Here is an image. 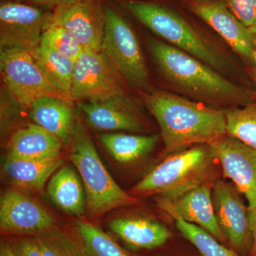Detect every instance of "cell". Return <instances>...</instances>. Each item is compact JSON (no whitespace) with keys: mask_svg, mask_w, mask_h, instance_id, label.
<instances>
[{"mask_svg":"<svg viewBox=\"0 0 256 256\" xmlns=\"http://www.w3.org/2000/svg\"><path fill=\"white\" fill-rule=\"evenodd\" d=\"M158 124L166 154L194 144H210L226 134L225 112L180 96L158 92L146 98Z\"/></svg>","mask_w":256,"mask_h":256,"instance_id":"6da1fadb","label":"cell"},{"mask_svg":"<svg viewBox=\"0 0 256 256\" xmlns=\"http://www.w3.org/2000/svg\"><path fill=\"white\" fill-rule=\"evenodd\" d=\"M148 47L160 73L180 92L196 100L214 104L244 106L252 96L196 57L156 38Z\"/></svg>","mask_w":256,"mask_h":256,"instance_id":"7a4b0ae2","label":"cell"},{"mask_svg":"<svg viewBox=\"0 0 256 256\" xmlns=\"http://www.w3.org/2000/svg\"><path fill=\"white\" fill-rule=\"evenodd\" d=\"M122 4L138 21L171 46L196 57L218 72L225 73L230 68V62L222 50L172 10L136 0H124Z\"/></svg>","mask_w":256,"mask_h":256,"instance_id":"3957f363","label":"cell"},{"mask_svg":"<svg viewBox=\"0 0 256 256\" xmlns=\"http://www.w3.org/2000/svg\"><path fill=\"white\" fill-rule=\"evenodd\" d=\"M215 160L207 144H197L170 154L134 185L132 192L139 195L176 198L210 182Z\"/></svg>","mask_w":256,"mask_h":256,"instance_id":"277c9868","label":"cell"},{"mask_svg":"<svg viewBox=\"0 0 256 256\" xmlns=\"http://www.w3.org/2000/svg\"><path fill=\"white\" fill-rule=\"evenodd\" d=\"M69 156L82 178L90 216L100 217L114 208L137 203V200L124 191L109 174L92 138L80 124L74 127Z\"/></svg>","mask_w":256,"mask_h":256,"instance_id":"5b68a950","label":"cell"},{"mask_svg":"<svg viewBox=\"0 0 256 256\" xmlns=\"http://www.w3.org/2000/svg\"><path fill=\"white\" fill-rule=\"evenodd\" d=\"M0 67L6 90L25 108H31L35 102L44 97L70 100L47 76L30 50H1Z\"/></svg>","mask_w":256,"mask_h":256,"instance_id":"8992f818","label":"cell"},{"mask_svg":"<svg viewBox=\"0 0 256 256\" xmlns=\"http://www.w3.org/2000/svg\"><path fill=\"white\" fill-rule=\"evenodd\" d=\"M104 12L101 50L126 82L138 88L149 89V73L137 35L112 8L104 6Z\"/></svg>","mask_w":256,"mask_h":256,"instance_id":"52a82bcc","label":"cell"},{"mask_svg":"<svg viewBox=\"0 0 256 256\" xmlns=\"http://www.w3.org/2000/svg\"><path fill=\"white\" fill-rule=\"evenodd\" d=\"M122 79L102 50L84 48L76 62L70 98L82 102L126 94Z\"/></svg>","mask_w":256,"mask_h":256,"instance_id":"ba28073f","label":"cell"},{"mask_svg":"<svg viewBox=\"0 0 256 256\" xmlns=\"http://www.w3.org/2000/svg\"><path fill=\"white\" fill-rule=\"evenodd\" d=\"M50 12L15 2L0 4L1 50L22 48L32 52L40 46Z\"/></svg>","mask_w":256,"mask_h":256,"instance_id":"9c48e42d","label":"cell"},{"mask_svg":"<svg viewBox=\"0 0 256 256\" xmlns=\"http://www.w3.org/2000/svg\"><path fill=\"white\" fill-rule=\"evenodd\" d=\"M242 195L234 184L224 180H217L212 188L214 210L220 230L236 252L245 254L250 250L252 234L249 208Z\"/></svg>","mask_w":256,"mask_h":256,"instance_id":"30bf717a","label":"cell"},{"mask_svg":"<svg viewBox=\"0 0 256 256\" xmlns=\"http://www.w3.org/2000/svg\"><path fill=\"white\" fill-rule=\"evenodd\" d=\"M214 158L222 165L224 178L233 182L245 196L249 210L256 208V150L228 134L210 144Z\"/></svg>","mask_w":256,"mask_h":256,"instance_id":"8fae6325","label":"cell"},{"mask_svg":"<svg viewBox=\"0 0 256 256\" xmlns=\"http://www.w3.org/2000/svg\"><path fill=\"white\" fill-rule=\"evenodd\" d=\"M50 26H60L67 30L84 48L101 50L104 8L98 0H70L55 6L46 28Z\"/></svg>","mask_w":256,"mask_h":256,"instance_id":"7c38bea8","label":"cell"},{"mask_svg":"<svg viewBox=\"0 0 256 256\" xmlns=\"http://www.w3.org/2000/svg\"><path fill=\"white\" fill-rule=\"evenodd\" d=\"M80 108L88 124L97 130L142 132L148 126L139 106L126 94L82 101Z\"/></svg>","mask_w":256,"mask_h":256,"instance_id":"4fadbf2b","label":"cell"},{"mask_svg":"<svg viewBox=\"0 0 256 256\" xmlns=\"http://www.w3.org/2000/svg\"><path fill=\"white\" fill-rule=\"evenodd\" d=\"M54 220L40 204L16 190L4 192L0 200V228L13 234H37L54 228Z\"/></svg>","mask_w":256,"mask_h":256,"instance_id":"5bb4252c","label":"cell"},{"mask_svg":"<svg viewBox=\"0 0 256 256\" xmlns=\"http://www.w3.org/2000/svg\"><path fill=\"white\" fill-rule=\"evenodd\" d=\"M212 186L204 184L174 198L156 196V206L173 220L196 224L220 242L226 238L214 210Z\"/></svg>","mask_w":256,"mask_h":256,"instance_id":"9a60e30c","label":"cell"},{"mask_svg":"<svg viewBox=\"0 0 256 256\" xmlns=\"http://www.w3.org/2000/svg\"><path fill=\"white\" fill-rule=\"evenodd\" d=\"M203 21L212 26L239 55L252 60L256 50V42L250 28L246 26L220 2L204 1L196 3L192 8Z\"/></svg>","mask_w":256,"mask_h":256,"instance_id":"2e32d148","label":"cell"},{"mask_svg":"<svg viewBox=\"0 0 256 256\" xmlns=\"http://www.w3.org/2000/svg\"><path fill=\"white\" fill-rule=\"evenodd\" d=\"M116 235L133 249H153L164 245L171 237L168 227L146 217L116 218L108 223Z\"/></svg>","mask_w":256,"mask_h":256,"instance_id":"e0dca14e","label":"cell"},{"mask_svg":"<svg viewBox=\"0 0 256 256\" xmlns=\"http://www.w3.org/2000/svg\"><path fill=\"white\" fill-rule=\"evenodd\" d=\"M62 141L38 124H30L13 134L8 156L26 160H48L60 158Z\"/></svg>","mask_w":256,"mask_h":256,"instance_id":"ac0fdd59","label":"cell"},{"mask_svg":"<svg viewBox=\"0 0 256 256\" xmlns=\"http://www.w3.org/2000/svg\"><path fill=\"white\" fill-rule=\"evenodd\" d=\"M30 109L35 124L62 142H67L72 138L75 127L72 100L58 97L42 98Z\"/></svg>","mask_w":256,"mask_h":256,"instance_id":"d6986e66","label":"cell"},{"mask_svg":"<svg viewBox=\"0 0 256 256\" xmlns=\"http://www.w3.org/2000/svg\"><path fill=\"white\" fill-rule=\"evenodd\" d=\"M63 162L60 156L48 160H26L6 156L3 168L13 186L28 191H40Z\"/></svg>","mask_w":256,"mask_h":256,"instance_id":"ffe728a7","label":"cell"},{"mask_svg":"<svg viewBox=\"0 0 256 256\" xmlns=\"http://www.w3.org/2000/svg\"><path fill=\"white\" fill-rule=\"evenodd\" d=\"M85 188L70 166H63L52 175L47 192L56 206L68 214L84 218L86 210Z\"/></svg>","mask_w":256,"mask_h":256,"instance_id":"44dd1931","label":"cell"},{"mask_svg":"<svg viewBox=\"0 0 256 256\" xmlns=\"http://www.w3.org/2000/svg\"><path fill=\"white\" fill-rule=\"evenodd\" d=\"M158 134L138 136L124 133H104L100 136L104 148L116 161L130 163L150 152L159 141Z\"/></svg>","mask_w":256,"mask_h":256,"instance_id":"7402d4cb","label":"cell"},{"mask_svg":"<svg viewBox=\"0 0 256 256\" xmlns=\"http://www.w3.org/2000/svg\"><path fill=\"white\" fill-rule=\"evenodd\" d=\"M31 53L52 82L70 98L76 62L42 44Z\"/></svg>","mask_w":256,"mask_h":256,"instance_id":"603a6c76","label":"cell"},{"mask_svg":"<svg viewBox=\"0 0 256 256\" xmlns=\"http://www.w3.org/2000/svg\"><path fill=\"white\" fill-rule=\"evenodd\" d=\"M226 134L256 150V102L226 111Z\"/></svg>","mask_w":256,"mask_h":256,"instance_id":"cb8c5ba5","label":"cell"},{"mask_svg":"<svg viewBox=\"0 0 256 256\" xmlns=\"http://www.w3.org/2000/svg\"><path fill=\"white\" fill-rule=\"evenodd\" d=\"M77 227L82 240L84 256H131L96 226L78 220Z\"/></svg>","mask_w":256,"mask_h":256,"instance_id":"d4e9b609","label":"cell"},{"mask_svg":"<svg viewBox=\"0 0 256 256\" xmlns=\"http://www.w3.org/2000/svg\"><path fill=\"white\" fill-rule=\"evenodd\" d=\"M175 222L182 236L196 248L202 256H240L235 250L220 244L218 239L196 224L183 220Z\"/></svg>","mask_w":256,"mask_h":256,"instance_id":"484cf974","label":"cell"},{"mask_svg":"<svg viewBox=\"0 0 256 256\" xmlns=\"http://www.w3.org/2000/svg\"><path fill=\"white\" fill-rule=\"evenodd\" d=\"M42 256H84L82 249L66 234L52 228L34 238Z\"/></svg>","mask_w":256,"mask_h":256,"instance_id":"4316f807","label":"cell"},{"mask_svg":"<svg viewBox=\"0 0 256 256\" xmlns=\"http://www.w3.org/2000/svg\"><path fill=\"white\" fill-rule=\"evenodd\" d=\"M40 44L50 47L74 62H76L84 50L82 45L70 32L58 26H50L45 28Z\"/></svg>","mask_w":256,"mask_h":256,"instance_id":"83f0119b","label":"cell"},{"mask_svg":"<svg viewBox=\"0 0 256 256\" xmlns=\"http://www.w3.org/2000/svg\"><path fill=\"white\" fill-rule=\"evenodd\" d=\"M230 10L248 28L256 18V0H227Z\"/></svg>","mask_w":256,"mask_h":256,"instance_id":"f1b7e54d","label":"cell"},{"mask_svg":"<svg viewBox=\"0 0 256 256\" xmlns=\"http://www.w3.org/2000/svg\"><path fill=\"white\" fill-rule=\"evenodd\" d=\"M18 256H42L40 247L34 238L21 239L12 244Z\"/></svg>","mask_w":256,"mask_h":256,"instance_id":"f546056e","label":"cell"},{"mask_svg":"<svg viewBox=\"0 0 256 256\" xmlns=\"http://www.w3.org/2000/svg\"><path fill=\"white\" fill-rule=\"evenodd\" d=\"M249 226L252 234V246L249 250V256H256V208L249 210Z\"/></svg>","mask_w":256,"mask_h":256,"instance_id":"4dcf8cb0","label":"cell"},{"mask_svg":"<svg viewBox=\"0 0 256 256\" xmlns=\"http://www.w3.org/2000/svg\"><path fill=\"white\" fill-rule=\"evenodd\" d=\"M0 256H18L10 242H2L0 246Z\"/></svg>","mask_w":256,"mask_h":256,"instance_id":"1f68e13d","label":"cell"},{"mask_svg":"<svg viewBox=\"0 0 256 256\" xmlns=\"http://www.w3.org/2000/svg\"><path fill=\"white\" fill-rule=\"evenodd\" d=\"M26 1L36 3L44 5H48V6H56L58 5L68 2L70 0H26Z\"/></svg>","mask_w":256,"mask_h":256,"instance_id":"d6a6232c","label":"cell"},{"mask_svg":"<svg viewBox=\"0 0 256 256\" xmlns=\"http://www.w3.org/2000/svg\"><path fill=\"white\" fill-rule=\"evenodd\" d=\"M252 76L256 88V50L254 52L252 56Z\"/></svg>","mask_w":256,"mask_h":256,"instance_id":"836d02e7","label":"cell"},{"mask_svg":"<svg viewBox=\"0 0 256 256\" xmlns=\"http://www.w3.org/2000/svg\"><path fill=\"white\" fill-rule=\"evenodd\" d=\"M250 28V31L252 32V35L254 36V38H255L256 42V18L252 28Z\"/></svg>","mask_w":256,"mask_h":256,"instance_id":"e575fe53","label":"cell"},{"mask_svg":"<svg viewBox=\"0 0 256 256\" xmlns=\"http://www.w3.org/2000/svg\"><path fill=\"white\" fill-rule=\"evenodd\" d=\"M204 1H210V0H204Z\"/></svg>","mask_w":256,"mask_h":256,"instance_id":"d590c367","label":"cell"}]
</instances>
